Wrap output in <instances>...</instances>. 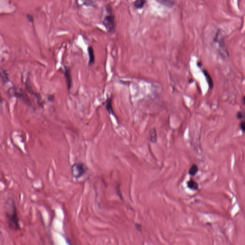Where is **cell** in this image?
Listing matches in <instances>:
<instances>
[{"label":"cell","instance_id":"30bf717a","mask_svg":"<svg viewBox=\"0 0 245 245\" xmlns=\"http://www.w3.org/2000/svg\"><path fill=\"white\" fill-rule=\"evenodd\" d=\"M203 72L204 74L205 78L207 79V82L210 88L212 89V88H213V86H214V83H213V80L212 79L210 75L208 74V72L207 70H203Z\"/></svg>","mask_w":245,"mask_h":245},{"label":"cell","instance_id":"7a4b0ae2","mask_svg":"<svg viewBox=\"0 0 245 245\" xmlns=\"http://www.w3.org/2000/svg\"><path fill=\"white\" fill-rule=\"evenodd\" d=\"M107 8L108 12L103 19V24L108 32H113L115 27V19L112 12L110 11V8Z\"/></svg>","mask_w":245,"mask_h":245},{"label":"cell","instance_id":"5b68a950","mask_svg":"<svg viewBox=\"0 0 245 245\" xmlns=\"http://www.w3.org/2000/svg\"><path fill=\"white\" fill-rule=\"evenodd\" d=\"M161 5L167 7H173L176 3V0H156Z\"/></svg>","mask_w":245,"mask_h":245},{"label":"cell","instance_id":"9a60e30c","mask_svg":"<svg viewBox=\"0 0 245 245\" xmlns=\"http://www.w3.org/2000/svg\"><path fill=\"white\" fill-rule=\"evenodd\" d=\"M245 122L244 121L242 122H241V123H240V128H241V130H242V131H243V132H244V131H245Z\"/></svg>","mask_w":245,"mask_h":245},{"label":"cell","instance_id":"277c9868","mask_svg":"<svg viewBox=\"0 0 245 245\" xmlns=\"http://www.w3.org/2000/svg\"><path fill=\"white\" fill-rule=\"evenodd\" d=\"M214 42L218 46L219 51L224 55H228L227 49L225 46V42L224 40V37L222 31L218 30L217 31L216 34L214 39Z\"/></svg>","mask_w":245,"mask_h":245},{"label":"cell","instance_id":"8fae6325","mask_svg":"<svg viewBox=\"0 0 245 245\" xmlns=\"http://www.w3.org/2000/svg\"><path fill=\"white\" fill-rule=\"evenodd\" d=\"M147 2L146 0H136L134 2V6L137 9L142 8Z\"/></svg>","mask_w":245,"mask_h":245},{"label":"cell","instance_id":"5bb4252c","mask_svg":"<svg viewBox=\"0 0 245 245\" xmlns=\"http://www.w3.org/2000/svg\"><path fill=\"white\" fill-rule=\"evenodd\" d=\"M243 117H244V115H243V113L241 112H238L237 113V118L238 119H241L243 118Z\"/></svg>","mask_w":245,"mask_h":245},{"label":"cell","instance_id":"8992f818","mask_svg":"<svg viewBox=\"0 0 245 245\" xmlns=\"http://www.w3.org/2000/svg\"><path fill=\"white\" fill-rule=\"evenodd\" d=\"M88 55H89V65H93L95 61V56H94V51L92 47H89L88 48Z\"/></svg>","mask_w":245,"mask_h":245},{"label":"cell","instance_id":"ba28073f","mask_svg":"<svg viewBox=\"0 0 245 245\" xmlns=\"http://www.w3.org/2000/svg\"><path fill=\"white\" fill-rule=\"evenodd\" d=\"M65 78L67 83L68 88L70 89L72 86V78H71L70 71L68 68H66L65 71Z\"/></svg>","mask_w":245,"mask_h":245},{"label":"cell","instance_id":"3957f363","mask_svg":"<svg viewBox=\"0 0 245 245\" xmlns=\"http://www.w3.org/2000/svg\"><path fill=\"white\" fill-rule=\"evenodd\" d=\"M87 171L86 166L82 162L75 163L71 166V172L73 177L78 179L83 176Z\"/></svg>","mask_w":245,"mask_h":245},{"label":"cell","instance_id":"6da1fadb","mask_svg":"<svg viewBox=\"0 0 245 245\" xmlns=\"http://www.w3.org/2000/svg\"><path fill=\"white\" fill-rule=\"evenodd\" d=\"M6 217L8 224L11 229L15 231L19 230L20 229L19 220L15 203H12L10 211L7 212Z\"/></svg>","mask_w":245,"mask_h":245},{"label":"cell","instance_id":"2e32d148","mask_svg":"<svg viewBox=\"0 0 245 245\" xmlns=\"http://www.w3.org/2000/svg\"><path fill=\"white\" fill-rule=\"evenodd\" d=\"M245 96H244V97H243V102H244V103H245Z\"/></svg>","mask_w":245,"mask_h":245},{"label":"cell","instance_id":"52a82bcc","mask_svg":"<svg viewBox=\"0 0 245 245\" xmlns=\"http://www.w3.org/2000/svg\"><path fill=\"white\" fill-rule=\"evenodd\" d=\"M106 109L110 114L114 115V112L112 106V103L111 98H108L105 102Z\"/></svg>","mask_w":245,"mask_h":245},{"label":"cell","instance_id":"9c48e42d","mask_svg":"<svg viewBox=\"0 0 245 245\" xmlns=\"http://www.w3.org/2000/svg\"><path fill=\"white\" fill-rule=\"evenodd\" d=\"M149 140L152 143H156L157 141V134L155 128H152L149 132Z\"/></svg>","mask_w":245,"mask_h":245},{"label":"cell","instance_id":"4fadbf2b","mask_svg":"<svg viewBox=\"0 0 245 245\" xmlns=\"http://www.w3.org/2000/svg\"><path fill=\"white\" fill-rule=\"evenodd\" d=\"M198 171H199V169H198V166L196 164L193 165L189 171V174L192 176H195L197 174Z\"/></svg>","mask_w":245,"mask_h":245},{"label":"cell","instance_id":"7c38bea8","mask_svg":"<svg viewBox=\"0 0 245 245\" xmlns=\"http://www.w3.org/2000/svg\"><path fill=\"white\" fill-rule=\"evenodd\" d=\"M187 186L191 190H197L199 188L198 183L196 181H194L193 180L191 179L187 182Z\"/></svg>","mask_w":245,"mask_h":245},{"label":"cell","instance_id":"e0dca14e","mask_svg":"<svg viewBox=\"0 0 245 245\" xmlns=\"http://www.w3.org/2000/svg\"><path fill=\"white\" fill-rule=\"evenodd\" d=\"M0 102H1V95H0Z\"/></svg>","mask_w":245,"mask_h":245}]
</instances>
